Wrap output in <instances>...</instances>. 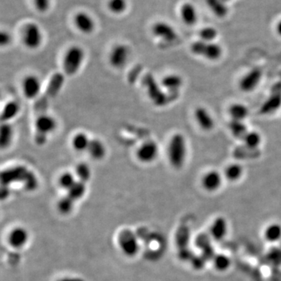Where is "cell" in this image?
<instances>
[{
  "label": "cell",
  "mask_w": 281,
  "mask_h": 281,
  "mask_svg": "<svg viewBox=\"0 0 281 281\" xmlns=\"http://www.w3.org/2000/svg\"><path fill=\"white\" fill-rule=\"evenodd\" d=\"M218 34V31L211 26L205 27L199 31L200 40L207 42H213L214 40L217 37Z\"/></svg>",
  "instance_id": "obj_37"
},
{
  "label": "cell",
  "mask_w": 281,
  "mask_h": 281,
  "mask_svg": "<svg viewBox=\"0 0 281 281\" xmlns=\"http://www.w3.org/2000/svg\"><path fill=\"white\" fill-rule=\"evenodd\" d=\"M262 73L259 68H254L247 72L239 83L241 90L245 92H250L255 90L262 79Z\"/></svg>",
  "instance_id": "obj_14"
},
{
  "label": "cell",
  "mask_w": 281,
  "mask_h": 281,
  "mask_svg": "<svg viewBox=\"0 0 281 281\" xmlns=\"http://www.w3.org/2000/svg\"><path fill=\"white\" fill-rule=\"evenodd\" d=\"M187 157V142L185 137L180 133L173 135L167 146L169 163L175 169H180L184 165Z\"/></svg>",
  "instance_id": "obj_1"
},
{
  "label": "cell",
  "mask_w": 281,
  "mask_h": 281,
  "mask_svg": "<svg viewBox=\"0 0 281 281\" xmlns=\"http://www.w3.org/2000/svg\"><path fill=\"white\" fill-rule=\"evenodd\" d=\"M212 262L215 270L219 272L227 271L231 266V259L224 254H218L213 255Z\"/></svg>",
  "instance_id": "obj_32"
},
{
  "label": "cell",
  "mask_w": 281,
  "mask_h": 281,
  "mask_svg": "<svg viewBox=\"0 0 281 281\" xmlns=\"http://www.w3.org/2000/svg\"><path fill=\"white\" fill-rule=\"evenodd\" d=\"M229 128L234 137L242 140L248 132L247 127L244 124V121H239V120H231L229 124Z\"/></svg>",
  "instance_id": "obj_31"
},
{
  "label": "cell",
  "mask_w": 281,
  "mask_h": 281,
  "mask_svg": "<svg viewBox=\"0 0 281 281\" xmlns=\"http://www.w3.org/2000/svg\"><path fill=\"white\" fill-rule=\"evenodd\" d=\"M152 33L162 41L172 42L177 38L175 28L166 21H157L152 27Z\"/></svg>",
  "instance_id": "obj_13"
},
{
  "label": "cell",
  "mask_w": 281,
  "mask_h": 281,
  "mask_svg": "<svg viewBox=\"0 0 281 281\" xmlns=\"http://www.w3.org/2000/svg\"><path fill=\"white\" fill-rule=\"evenodd\" d=\"M106 146L100 139H93L91 140L90 144L88 146V155L91 159L95 161H101L106 156Z\"/></svg>",
  "instance_id": "obj_19"
},
{
  "label": "cell",
  "mask_w": 281,
  "mask_h": 281,
  "mask_svg": "<svg viewBox=\"0 0 281 281\" xmlns=\"http://www.w3.org/2000/svg\"><path fill=\"white\" fill-rule=\"evenodd\" d=\"M59 281H84V280L81 278H65L63 279L60 280Z\"/></svg>",
  "instance_id": "obj_41"
},
{
  "label": "cell",
  "mask_w": 281,
  "mask_h": 281,
  "mask_svg": "<svg viewBox=\"0 0 281 281\" xmlns=\"http://www.w3.org/2000/svg\"><path fill=\"white\" fill-rule=\"evenodd\" d=\"M77 180V178L75 174L67 171V172L63 173L59 177V184L61 188L68 191L74 185Z\"/></svg>",
  "instance_id": "obj_33"
},
{
  "label": "cell",
  "mask_w": 281,
  "mask_h": 281,
  "mask_svg": "<svg viewBox=\"0 0 281 281\" xmlns=\"http://www.w3.org/2000/svg\"><path fill=\"white\" fill-rule=\"evenodd\" d=\"M144 84L146 86L148 97L152 103L157 106H163L168 103L170 98L163 91L161 84L156 83L152 75L148 74L144 79Z\"/></svg>",
  "instance_id": "obj_5"
},
{
  "label": "cell",
  "mask_w": 281,
  "mask_h": 281,
  "mask_svg": "<svg viewBox=\"0 0 281 281\" xmlns=\"http://www.w3.org/2000/svg\"><path fill=\"white\" fill-rule=\"evenodd\" d=\"M90 138L85 132H77L72 138L71 145L74 151L77 152H84L88 151L90 144Z\"/></svg>",
  "instance_id": "obj_22"
},
{
  "label": "cell",
  "mask_w": 281,
  "mask_h": 281,
  "mask_svg": "<svg viewBox=\"0 0 281 281\" xmlns=\"http://www.w3.org/2000/svg\"><path fill=\"white\" fill-rule=\"evenodd\" d=\"M64 83V76L62 73H57L53 75L49 81V85L47 87L45 92V97L48 96L49 99L55 97L59 93Z\"/></svg>",
  "instance_id": "obj_24"
},
{
  "label": "cell",
  "mask_w": 281,
  "mask_h": 281,
  "mask_svg": "<svg viewBox=\"0 0 281 281\" xmlns=\"http://www.w3.org/2000/svg\"><path fill=\"white\" fill-rule=\"evenodd\" d=\"M21 88L24 96L28 100L38 99L42 89L41 79L35 74L27 75L23 79Z\"/></svg>",
  "instance_id": "obj_9"
},
{
  "label": "cell",
  "mask_w": 281,
  "mask_h": 281,
  "mask_svg": "<svg viewBox=\"0 0 281 281\" xmlns=\"http://www.w3.org/2000/svg\"><path fill=\"white\" fill-rule=\"evenodd\" d=\"M228 232V223L226 218L219 216L215 218L210 226V234L211 238L216 242H220Z\"/></svg>",
  "instance_id": "obj_15"
},
{
  "label": "cell",
  "mask_w": 281,
  "mask_h": 281,
  "mask_svg": "<svg viewBox=\"0 0 281 281\" xmlns=\"http://www.w3.org/2000/svg\"><path fill=\"white\" fill-rule=\"evenodd\" d=\"M118 243L122 251L128 256H135L139 251L138 238L129 230H124L119 234Z\"/></svg>",
  "instance_id": "obj_8"
},
{
  "label": "cell",
  "mask_w": 281,
  "mask_h": 281,
  "mask_svg": "<svg viewBox=\"0 0 281 281\" xmlns=\"http://www.w3.org/2000/svg\"><path fill=\"white\" fill-rule=\"evenodd\" d=\"M264 238L270 243L279 242L281 239V225L276 223L268 225L265 229Z\"/></svg>",
  "instance_id": "obj_28"
},
{
  "label": "cell",
  "mask_w": 281,
  "mask_h": 281,
  "mask_svg": "<svg viewBox=\"0 0 281 281\" xmlns=\"http://www.w3.org/2000/svg\"><path fill=\"white\" fill-rule=\"evenodd\" d=\"M23 44L27 49L35 50L43 43L44 35L41 27L35 22H29L24 26L21 34Z\"/></svg>",
  "instance_id": "obj_3"
},
{
  "label": "cell",
  "mask_w": 281,
  "mask_h": 281,
  "mask_svg": "<svg viewBox=\"0 0 281 281\" xmlns=\"http://www.w3.org/2000/svg\"><path fill=\"white\" fill-rule=\"evenodd\" d=\"M129 47L125 44L119 43L115 45L111 49L109 53V63L114 69H121L128 63L129 60Z\"/></svg>",
  "instance_id": "obj_7"
},
{
  "label": "cell",
  "mask_w": 281,
  "mask_h": 281,
  "mask_svg": "<svg viewBox=\"0 0 281 281\" xmlns=\"http://www.w3.org/2000/svg\"><path fill=\"white\" fill-rule=\"evenodd\" d=\"M85 192H86V183L77 180L74 185L68 191V195L76 202L81 199Z\"/></svg>",
  "instance_id": "obj_34"
},
{
  "label": "cell",
  "mask_w": 281,
  "mask_h": 281,
  "mask_svg": "<svg viewBox=\"0 0 281 281\" xmlns=\"http://www.w3.org/2000/svg\"><path fill=\"white\" fill-rule=\"evenodd\" d=\"M160 84L163 89L168 91L171 93L176 94L183 85V79L180 75L171 73L163 77Z\"/></svg>",
  "instance_id": "obj_20"
},
{
  "label": "cell",
  "mask_w": 281,
  "mask_h": 281,
  "mask_svg": "<svg viewBox=\"0 0 281 281\" xmlns=\"http://www.w3.org/2000/svg\"><path fill=\"white\" fill-rule=\"evenodd\" d=\"M159 148L155 140L144 141L136 150L135 156L140 163L148 164L153 163L159 156Z\"/></svg>",
  "instance_id": "obj_6"
},
{
  "label": "cell",
  "mask_w": 281,
  "mask_h": 281,
  "mask_svg": "<svg viewBox=\"0 0 281 281\" xmlns=\"http://www.w3.org/2000/svg\"><path fill=\"white\" fill-rule=\"evenodd\" d=\"M13 127L9 123H2L0 129V145L2 149L9 148L13 139Z\"/></svg>",
  "instance_id": "obj_26"
},
{
  "label": "cell",
  "mask_w": 281,
  "mask_h": 281,
  "mask_svg": "<svg viewBox=\"0 0 281 281\" xmlns=\"http://www.w3.org/2000/svg\"><path fill=\"white\" fill-rule=\"evenodd\" d=\"M182 21L187 26H194L199 21V15L195 6L191 2H184L180 8Z\"/></svg>",
  "instance_id": "obj_17"
},
{
  "label": "cell",
  "mask_w": 281,
  "mask_h": 281,
  "mask_svg": "<svg viewBox=\"0 0 281 281\" xmlns=\"http://www.w3.org/2000/svg\"><path fill=\"white\" fill-rule=\"evenodd\" d=\"M11 42V35L7 32H1L0 35V43L2 46H6Z\"/></svg>",
  "instance_id": "obj_40"
},
{
  "label": "cell",
  "mask_w": 281,
  "mask_h": 281,
  "mask_svg": "<svg viewBox=\"0 0 281 281\" xmlns=\"http://www.w3.org/2000/svg\"><path fill=\"white\" fill-rule=\"evenodd\" d=\"M107 8L112 14L121 15L128 9V0H109L107 2Z\"/></svg>",
  "instance_id": "obj_30"
},
{
  "label": "cell",
  "mask_w": 281,
  "mask_h": 281,
  "mask_svg": "<svg viewBox=\"0 0 281 281\" xmlns=\"http://www.w3.org/2000/svg\"><path fill=\"white\" fill-rule=\"evenodd\" d=\"M75 201L70 198L68 195L63 197L58 203V209L60 212L63 214H68L71 212L73 208Z\"/></svg>",
  "instance_id": "obj_38"
},
{
  "label": "cell",
  "mask_w": 281,
  "mask_h": 281,
  "mask_svg": "<svg viewBox=\"0 0 281 281\" xmlns=\"http://www.w3.org/2000/svg\"><path fill=\"white\" fill-rule=\"evenodd\" d=\"M57 120L54 116L43 112L38 115L35 121V134L45 135L48 137L51 134L54 133L57 128Z\"/></svg>",
  "instance_id": "obj_10"
},
{
  "label": "cell",
  "mask_w": 281,
  "mask_h": 281,
  "mask_svg": "<svg viewBox=\"0 0 281 281\" xmlns=\"http://www.w3.org/2000/svg\"><path fill=\"white\" fill-rule=\"evenodd\" d=\"M223 1H224V2H227H227H228L229 1H231V0H223Z\"/></svg>",
  "instance_id": "obj_43"
},
{
  "label": "cell",
  "mask_w": 281,
  "mask_h": 281,
  "mask_svg": "<svg viewBox=\"0 0 281 281\" xmlns=\"http://www.w3.org/2000/svg\"><path fill=\"white\" fill-rule=\"evenodd\" d=\"M28 231L23 227H17L13 229L9 235V242L12 247L15 248H21L24 247L28 242Z\"/></svg>",
  "instance_id": "obj_21"
},
{
  "label": "cell",
  "mask_w": 281,
  "mask_h": 281,
  "mask_svg": "<svg viewBox=\"0 0 281 281\" xmlns=\"http://www.w3.org/2000/svg\"><path fill=\"white\" fill-rule=\"evenodd\" d=\"M85 60V52L80 45L70 46L64 53L63 70L68 76H74L82 68Z\"/></svg>",
  "instance_id": "obj_2"
},
{
  "label": "cell",
  "mask_w": 281,
  "mask_h": 281,
  "mask_svg": "<svg viewBox=\"0 0 281 281\" xmlns=\"http://www.w3.org/2000/svg\"><path fill=\"white\" fill-rule=\"evenodd\" d=\"M244 169L239 163H232L225 170V176L230 181L240 180L243 175Z\"/></svg>",
  "instance_id": "obj_29"
},
{
  "label": "cell",
  "mask_w": 281,
  "mask_h": 281,
  "mask_svg": "<svg viewBox=\"0 0 281 281\" xmlns=\"http://www.w3.org/2000/svg\"><path fill=\"white\" fill-rule=\"evenodd\" d=\"M281 107V83H278L272 89L270 96L260 108V113L269 115L278 111Z\"/></svg>",
  "instance_id": "obj_11"
},
{
  "label": "cell",
  "mask_w": 281,
  "mask_h": 281,
  "mask_svg": "<svg viewBox=\"0 0 281 281\" xmlns=\"http://www.w3.org/2000/svg\"><path fill=\"white\" fill-rule=\"evenodd\" d=\"M206 3L209 9L216 17L223 18L228 14L227 3L223 0H206Z\"/></svg>",
  "instance_id": "obj_25"
},
{
  "label": "cell",
  "mask_w": 281,
  "mask_h": 281,
  "mask_svg": "<svg viewBox=\"0 0 281 281\" xmlns=\"http://www.w3.org/2000/svg\"><path fill=\"white\" fill-rule=\"evenodd\" d=\"M32 2L35 9L40 13H46L51 7V0H32Z\"/></svg>",
  "instance_id": "obj_39"
},
{
  "label": "cell",
  "mask_w": 281,
  "mask_h": 281,
  "mask_svg": "<svg viewBox=\"0 0 281 281\" xmlns=\"http://www.w3.org/2000/svg\"><path fill=\"white\" fill-rule=\"evenodd\" d=\"M195 117L197 123L202 129L206 131L213 129L215 122L210 112L204 107H198L195 109Z\"/></svg>",
  "instance_id": "obj_18"
},
{
  "label": "cell",
  "mask_w": 281,
  "mask_h": 281,
  "mask_svg": "<svg viewBox=\"0 0 281 281\" xmlns=\"http://www.w3.org/2000/svg\"><path fill=\"white\" fill-rule=\"evenodd\" d=\"M191 51L196 56L212 61L219 60L223 54V49L220 45L215 42H207L202 40L191 44Z\"/></svg>",
  "instance_id": "obj_4"
},
{
  "label": "cell",
  "mask_w": 281,
  "mask_h": 281,
  "mask_svg": "<svg viewBox=\"0 0 281 281\" xmlns=\"http://www.w3.org/2000/svg\"><path fill=\"white\" fill-rule=\"evenodd\" d=\"M243 141L247 148L255 149L260 145L262 142V137L260 134L257 131H248L247 135L243 139Z\"/></svg>",
  "instance_id": "obj_36"
},
{
  "label": "cell",
  "mask_w": 281,
  "mask_h": 281,
  "mask_svg": "<svg viewBox=\"0 0 281 281\" xmlns=\"http://www.w3.org/2000/svg\"><path fill=\"white\" fill-rule=\"evenodd\" d=\"M73 25L79 32L85 35H92L96 28V21L93 17L89 13L84 11L78 12L75 14Z\"/></svg>",
  "instance_id": "obj_12"
},
{
  "label": "cell",
  "mask_w": 281,
  "mask_h": 281,
  "mask_svg": "<svg viewBox=\"0 0 281 281\" xmlns=\"http://www.w3.org/2000/svg\"><path fill=\"white\" fill-rule=\"evenodd\" d=\"M20 104L15 100L6 103L4 105L1 115L2 123H9L10 120L17 117L20 112Z\"/></svg>",
  "instance_id": "obj_23"
},
{
  "label": "cell",
  "mask_w": 281,
  "mask_h": 281,
  "mask_svg": "<svg viewBox=\"0 0 281 281\" xmlns=\"http://www.w3.org/2000/svg\"><path fill=\"white\" fill-rule=\"evenodd\" d=\"M75 175L77 176V180L87 183L92 176L90 167L84 162L79 163L75 169Z\"/></svg>",
  "instance_id": "obj_35"
},
{
  "label": "cell",
  "mask_w": 281,
  "mask_h": 281,
  "mask_svg": "<svg viewBox=\"0 0 281 281\" xmlns=\"http://www.w3.org/2000/svg\"><path fill=\"white\" fill-rule=\"evenodd\" d=\"M276 29H277L278 34L281 37V20L278 21V25H277V27H276Z\"/></svg>",
  "instance_id": "obj_42"
},
{
  "label": "cell",
  "mask_w": 281,
  "mask_h": 281,
  "mask_svg": "<svg viewBox=\"0 0 281 281\" xmlns=\"http://www.w3.org/2000/svg\"><path fill=\"white\" fill-rule=\"evenodd\" d=\"M229 114L231 120L244 121L249 114V110L246 105L242 103H234L229 108Z\"/></svg>",
  "instance_id": "obj_27"
},
{
  "label": "cell",
  "mask_w": 281,
  "mask_h": 281,
  "mask_svg": "<svg viewBox=\"0 0 281 281\" xmlns=\"http://www.w3.org/2000/svg\"><path fill=\"white\" fill-rule=\"evenodd\" d=\"M223 183V177L220 173L210 171L206 173L202 179L203 188L209 192H214L219 190Z\"/></svg>",
  "instance_id": "obj_16"
}]
</instances>
